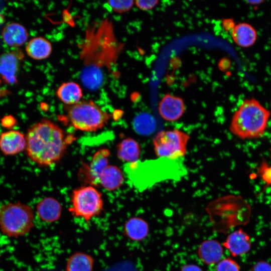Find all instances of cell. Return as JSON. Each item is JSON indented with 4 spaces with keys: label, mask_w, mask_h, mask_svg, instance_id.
Returning a JSON list of instances; mask_svg holds the SVG:
<instances>
[{
    "label": "cell",
    "mask_w": 271,
    "mask_h": 271,
    "mask_svg": "<svg viewBox=\"0 0 271 271\" xmlns=\"http://www.w3.org/2000/svg\"><path fill=\"white\" fill-rule=\"evenodd\" d=\"M73 138L54 122L41 119L28 129L26 134L27 156L40 167L52 166L64 157Z\"/></svg>",
    "instance_id": "1"
},
{
    "label": "cell",
    "mask_w": 271,
    "mask_h": 271,
    "mask_svg": "<svg viewBox=\"0 0 271 271\" xmlns=\"http://www.w3.org/2000/svg\"><path fill=\"white\" fill-rule=\"evenodd\" d=\"M270 111L256 99L244 100L234 113L229 129L241 139H256L265 133Z\"/></svg>",
    "instance_id": "2"
},
{
    "label": "cell",
    "mask_w": 271,
    "mask_h": 271,
    "mask_svg": "<svg viewBox=\"0 0 271 271\" xmlns=\"http://www.w3.org/2000/svg\"><path fill=\"white\" fill-rule=\"evenodd\" d=\"M62 120L74 128L86 132L96 131L104 127L111 115L92 100L80 101L65 106Z\"/></svg>",
    "instance_id": "3"
},
{
    "label": "cell",
    "mask_w": 271,
    "mask_h": 271,
    "mask_svg": "<svg viewBox=\"0 0 271 271\" xmlns=\"http://www.w3.org/2000/svg\"><path fill=\"white\" fill-rule=\"evenodd\" d=\"M34 226L32 207L19 201L0 207V230L9 237L18 238L28 234Z\"/></svg>",
    "instance_id": "4"
},
{
    "label": "cell",
    "mask_w": 271,
    "mask_h": 271,
    "mask_svg": "<svg viewBox=\"0 0 271 271\" xmlns=\"http://www.w3.org/2000/svg\"><path fill=\"white\" fill-rule=\"evenodd\" d=\"M70 212L75 217L86 221L98 215L103 208V200L101 193L91 185L82 186L72 192Z\"/></svg>",
    "instance_id": "5"
},
{
    "label": "cell",
    "mask_w": 271,
    "mask_h": 271,
    "mask_svg": "<svg viewBox=\"0 0 271 271\" xmlns=\"http://www.w3.org/2000/svg\"><path fill=\"white\" fill-rule=\"evenodd\" d=\"M190 136L178 129L162 130L153 139L156 155L159 158L176 160L185 156Z\"/></svg>",
    "instance_id": "6"
},
{
    "label": "cell",
    "mask_w": 271,
    "mask_h": 271,
    "mask_svg": "<svg viewBox=\"0 0 271 271\" xmlns=\"http://www.w3.org/2000/svg\"><path fill=\"white\" fill-rule=\"evenodd\" d=\"M110 151L107 148L97 150L93 155L89 165L85 164L79 172L80 180L91 186H99V177L103 170L109 165Z\"/></svg>",
    "instance_id": "7"
},
{
    "label": "cell",
    "mask_w": 271,
    "mask_h": 271,
    "mask_svg": "<svg viewBox=\"0 0 271 271\" xmlns=\"http://www.w3.org/2000/svg\"><path fill=\"white\" fill-rule=\"evenodd\" d=\"M158 109L160 115L164 120L175 121L184 113L185 104L181 97L168 93L161 99Z\"/></svg>",
    "instance_id": "8"
},
{
    "label": "cell",
    "mask_w": 271,
    "mask_h": 271,
    "mask_svg": "<svg viewBox=\"0 0 271 271\" xmlns=\"http://www.w3.org/2000/svg\"><path fill=\"white\" fill-rule=\"evenodd\" d=\"M26 134L18 130L11 129L0 134V150L6 156L17 155L25 150Z\"/></svg>",
    "instance_id": "9"
},
{
    "label": "cell",
    "mask_w": 271,
    "mask_h": 271,
    "mask_svg": "<svg viewBox=\"0 0 271 271\" xmlns=\"http://www.w3.org/2000/svg\"><path fill=\"white\" fill-rule=\"evenodd\" d=\"M223 245L232 256L235 257L248 252L251 243L249 236L242 229H239L229 234Z\"/></svg>",
    "instance_id": "10"
},
{
    "label": "cell",
    "mask_w": 271,
    "mask_h": 271,
    "mask_svg": "<svg viewBox=\"0 0 271 271\" xmlns=\"http://www.w3.org/2000/svg\"><path fill=\"white\" fill-rule=\"evenodd\" d=\"M36 209L37 215L42 221L51 223L60 218L62 208L57 199L52 197H46L38 203Z\"/></svg>",
    "instance_id": "11"
},
{
    "label": "cell",
    "mask_w": 271,
    "mask_h": 271,
    "mask_svg": "<svg viewBox=\"0 0 271 271\" xmlns=\"http://www.w3.org/2000/svg\"><path fill=\"white\" fill-rule=\"evenodd\" d=\"M231 36L236 45L241 48H249L255 43L257 32L251 24L243 22L233 27Z\"/></svg>",
    "instance_id": "12"
},
{
    "label": "cell",
    "mask_w": 271,
    "mask_h": 271,
    "mask_svg": "<svg viewBox=\"0 0 271 271\" xmlns=\"http://www.w3.org/2000/svg\"><path fill=\"white\" fill-rule=\"evenodd\" d=\"M223 249L221 244L214 239L203 241L197 249V255L205 264L212 265L218 263L223 256Z\"/></svg>",
    "instance_id": "13"
},
{
    "label": "cell",
    "mask_w": 271,
    "mask_h": 271,
    "mask_svg": "<svg viewBox=\"0 0 271 271\" xmlns=\"http://www.w3.org/2000/svg\"><path fill=\"white\" fill-rule=\"evenodd\" d=\"M20 59L16 53L9 52L0 57V75L9 84L17 81Z\"/></svg>",
    "instance_id": "14"
},
{
    "label": "cell",
    "mask_w": 271,
    "mask_h": 271,
    "mask_svg": "<svg viewBox=\"0 0 271 271\" xmlns=\"http://www.w3.org/2000/svg\"><path fill=\"white\" fill-rule=\"evenodd\" d=\"M2 38L5 43L11 47H20L27 40L28 33L22 25L17 23L8 24L2 31Z\"/></svg>",
    "instance_id": "15"
},
{
    "label": "cell",
    "mask_w": 271,
    "mask_h": 271,
    "mask_svg": "<svg viewBox=\"0 0 271 271\" xmlns=\"http://www.w3.org/2000/svg\"><path fill=\"white\" fill-rule=\"evenodd\" d=\"M58 99L66 105H71L80 102L83 97L80 86L74 81L62 83L56 90Z\"/></svg>",
    "instance_id": "16"
},
{
    "label": "cell",
    "mask_w": 271,
    "mask_h": 271,
    "mask_svg": "<svg viewBox=\"0 0 271 271\" xmlns=\"http://www.w3.org/2000/svg\"><path fill=\"white\" fill-rule=\"evenodd\" d=\"M124 177L121 170L115 165H108L99 177V185L108 191L118 189L123 184Z\"/></svg>",
    "instance_id": "17"
},
{
    "label": "cell",
    "mask_w": 271,
    "mask_h": 271,
    "mask_svg": "<svg viewBox=\"0 0 271 271\" xmlns=\"http://www.w3.org/2000/svg\"><path fill=\"white\" fill-rule=\"evenodd\" d=\"M26 51L31 58L41 60L48 58L52 51L51 42L43 37L31 39L26 47Z\"/></svg>",
    "instance_id": "18"
},
{
    "label": "cell",
    "mask_w": 271,
    "mask_h": 271,
    "mask_svg": "<svg viewBox=\"0 0 271 271\" xmlns=\"http://www.w3.org/2000/svg\"><path fill=\"white\" fill-rule=\"evenodd\" d=\"M141 153L140 144L130 137L122 140L116 146L117 157L124 162H137L140 158Z\"/></svg>",
    "instance_id": "19"
},
{
    "label": "cell",
    "mask_w": 271,
    "mask_h": 271,
    "mask_svg": "<svg viewBox=\"0 0 271 271\" xmlns=\"http://www.w3.org/2000/svg\"><path fill=\"white\" fill-rule=\"evenodd\" d=\"M124 231L130 239L133 241H141L148 236L149 226L148 222L143 218L133 217L125 223Z\"/></svg>",
    "instance_id": "20"
},
{
    "label": "cell",
    "mask_w": 271,
    "mask_h": 271,
    "mask_svg": "<svg viewBox=\"0 0 271 271\" xmlns=\"http://www.w3.org/2000/svg\"><path fill=\"white\" fill-rule=\"evenodd\" d=\"M93 257L86 253L77 252L72 255L66 263V271H92Z\"/></svg>",
    "instance_id": "21"
},
{
    "label": "cell",
    "mask_w": 271,
    "mask_h": 271,
    "mask_svg": "<svg viewBox=\"0 0 271 271\" xmlns=\"http://www.w3.org/2000/svg\"><path fill=\"white\" fill-rule=\"evenodd\" d=\"M156 122L149 114H140L134 120L133 126L136 131L142 134H148L155 129Z\"/></svg>",
    "instance_id": "22"
},
{
    "label": "cell",
    "mask_w": 271,
    "mask_h": 271,
    "mask_svg": "<svg viewBox=\"0 0 271 271\" xmlns=\"http://www.w3.org/2000/svg\"><path fill=\"white\" fill-rule=\"evenodd\" d=\"M134 3L133 1H110L107 2L112 11L119 14L124 13L129 11Z\"/></svg>",
    "instance_id": "23"
},
{
    "label": "cell",
    "mask_w": 271,
    "mask_h": 271,
    "mask_svg": "<svg viewBox=\"0 0 271 271\" xmlns=\"http://www.w3.org/2000/svg\"><path fill=\"white\" fill-rule=\"evenodd\" d=\"M216 271H240L239 264L231 258H225L219 261Z\"/></svg>",
    "instance_id": "24"
},
{
    "label": "cell",
    "mask_w": 271,
    "mask_h": 271,
    "mask_svg": "<svg viewBox=\"0 0 271 271\" xmlns=\"http://www.w3.org/2000/svg\"><path fill=\"white\" fill-rule=\"evenodd\" d=\"M159 3L158 1H136L134 4L137 8L143 11L150 10L153 9Z\"/></svg>",
    "instance_id": "25"
},
{
    "label": "cell",
    "mask_w": 271,
    "mask_h": 271,
    "mask_svg": "<svg viewBox=\"0 0 271 271\" xmlns=\"http://www.w3.org/2000/svg\"><path fill=\"white\" fill-rule=\"evenodd\" d=\"M0 122L3 127L10 130L15 126L17 123L16 118L12 115L4 116L1 119Z\"/></svg>",
    "instance_id": "26"
},
{
    "label": "cell",
    "mask_w": 271,
    "mask_h": 271,
    "mask_svg": "<svg viewBox=\"0 0 271 271\" xmlns=\"http://www.w3.org/2000/svg\"><path fill=\"white\" fill-rule=\"evenodd\" d=\"M251 271H271V265L266 262L259 261L253 266Z\"/></svg>",
    "instance_id": "27"
},
{
    "label": "cell",
    "mask_w": 271,
    "mask_h": 271,
    "mask_svg": "<svg viewBox=\"0 0 271 271\" xmlns=\"http://www.w3.org/2000/svg\"><path fill=\"white\" fill-rule=\"evenodd\" d=\"M181 271H203L199 266L194 264H188L182 266Z\"/></svg>",
    "instance_id": "28"
},
{
    "label": "cell",
    "mask_w": 271,
    "mask_h": 271,
    "mask_svg": "<svg viewBox=\"0 0 271 271\" xmlns=\"http://www.w3.org/2000/svg\"><path fill=\"white\" fill-rule=\"evenodd\" d=\"M270 158H271V147L270 148Z\"/></svg>",
    "instance_id": "29"
}]
</instances>
